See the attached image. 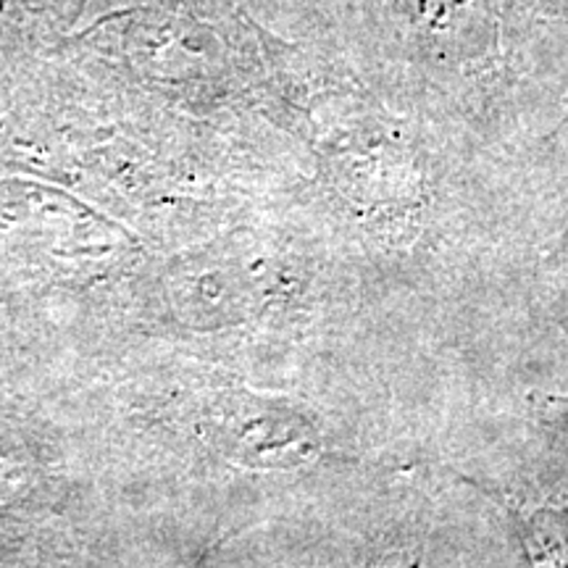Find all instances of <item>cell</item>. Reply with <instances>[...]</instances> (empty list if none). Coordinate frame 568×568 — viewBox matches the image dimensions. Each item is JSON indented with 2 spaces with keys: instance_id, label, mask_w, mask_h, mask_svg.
Wrapping results in <instances>:
<instances>
[{
  "instance_id": "obj_3",
  "label": "cell",
  "mask_w": 568,
  "mask_h": 568,
  "mask_svg": "<svg viewBox=\"0 0 568 568\" xmlns=\"http://www.w3.org/2000/svg\"><path fill=\"white\" fill-rule=\"evenodd\" d=\"M537 410L548 418L550 424L568 432V397L566 395H545L537 397Z\"/></svg>"
},
{
  "instance_id": "obj_2",
  "label": "cell",
  "mask_w": 568,
  "mask_h": 568,
  "mask_svg": "<svg viewBox=\"0 0 568 568\" xmlns=\"http://www.w3.org/2000/svg\"><path fill=\"white\" fill-rule=\"evenodd\" d=\"M514 518L531 566H568V506L516 510Z\"/></svg>"
},
{
  "instance_id": "obj_1",
  "label": "cell",
  "mask_w": 568,
  "mask_h": 568,
  "mask_svg": "<svg viewBox=\"0 0 568 568\" xmlns=\"http://www.w3.org/2000/svg\"><path fill=\"white\" fill-rule=\"evenodd\" d=\"M230 429L237 456L253 466H303L322 450V439L308 416L284 406L282 400L266 403L251 397L234 403Z\"/></svg>"
}]
</instances>
